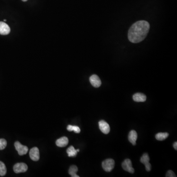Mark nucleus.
<instances>
[{"instance_id": "obj_23", "label": "nucleus", "mask_w": 177, "mask_h": 177, "mask_svg": "<svg viewBox=\"0 0 177 177\" xmlns=\"http://www.w3.org/2000/svg\"><path fill=\"white\" fill-rule=\"evenodd\" d=\"M22 1L23 2H26L28 0H22Z\"/></svg>"}, {"instance_id": "obj_14", "label": "nucleus", "mask_w": 177, "mask_h": 177, "mask_svg": "<svg viewBox=\"0 0 177 177\" xmlns=\"http://www.w3.org/2000/svg\"><path fill=\"white\" fill-rule=\"evenodd\" d=\"M77 171H78L77 167L75 165H72L69 169V173L72 177H79V176L76 174Z\"/></svg>"}, {"instance_id": "obj_2", "label": "nucleus", "mask_w": 177, "mask_h": 177, "mask_svg": "<svg viewBox=\"0 0 177 177\" xmlns=\"http://www.w3.org/2000/svg\"><path fill=\"white\" fill-rule=\"evenodd\" d=\"M115 166V161L113 159L109 158L104 160L102 163V167L104 170L106 172H110Z\"/></svg>"}, {"instance_id": "obj_11", "label": "nucleus", "mask_w": 177, "mask_h": 177, "mask_svg": "<svg viewBox=\"0 0 177 177\" xmlns=\"http://www.w3.org/2000/svg\"><path fill=\"white\" fill-rule=\"evenodd\" d=\"M128 139H129V141L133 145H136V141L137 139V133L136 132V131L132 130L130 131L129 136H128Z\"/></svg>"}, {"instance_id": "obj_15", "label": "nucleus", "mask_w": 177, "mask_h": 177, "mask_svg": "<svg viewBox=\"0 0 177 177\" xmlns=\"http://www.w3.org/2000/svg\"><path fill=\"white\" fill-rule=\"evenodd\" d=\"M67 152L69 157H75L77 153L76 150H75L74 146H71L67 149Z\"/></svg>"}, {"instance_id": "obj_20", "label": "nucleus", "mask_w": 177, "mask_h": 177, "mask_svg": "<svg viewBox=\"0 0 177 177\" xmlns=\"http://www.w3.org/2000/svg\"><path fill=\"white\" fill-rule=\"evenodd\" d=\"M166 177H176V176L172 171L169 170L167 172L166 175Z\"/></svg>"}, {"instance_id": "obj_3", "label": "nucleus", "mask_w": 177, "mask_h": 177, "mask_svg": "<svg viewBox=\"0 0 177 177\" xmlns=\"http://www.w3.org/2000/svg\"><path fill=\"white\" fill-rule=\"evenodd\" d=\"M14 146L16 151L18 152V154L20 156L26 155L28 152V148L26 146L23 145L18 141L15 142Z\"/></svg>"}, {"instance_id": "obj_21", "label": "nucleus", "mask_w": 177, "mask_h": 177, "mask_svg": "<svg viewBox=\"0 0 177 177\" xmlns=\"http://www.w3.org/2000/svg\"><path fill=\"white\" fill-rule=\"evenodd\" d=\"M173 147H174V149L176 150H177V142H175L174 143V144H173Z\"/></svg>"}, {"instance_id": "obj_5", "label": "nucleus", "mask_w": 177, "mask_h": 177, "mask_svg": "<svg viewBox=\"0 0 177 177\" xmlns=\"http://www.w3.org/2000/svg\"><path fill=\"white\" fill-rule=\"evenodd\" d=\"M122 168L124 170L129 172L131 174H133L134 172V169L132 166V162L130 159H126L122 163Z\"/></svg>"}, {"instance_id": "obj_10", "label": "nucleus", "mask_w": 177, "mask_h": 177, "mask_svg": "<svg viewBox=\"0 0 177 177\" xmlns=\"http://www.w3.org/2000/svg\"><path fill=\"white\" fill-rule=\"evenodd\" d=\"M10 29L8 24L3 22H0V35H7L9 34Z\"/></svg>"}, {"instance_id": "obj_24", "label": "nucleus", "mask_w": 177, "mask_h": 177, "mask_svg": "<svg viewBox=\"0 0 177 177\" xmlns=\"http://www.w3.org/2000/svg\"><path fill=\"white\" fill-rule=\"evenodd\" d=\"M3 21H5V22H6V21H7V20H6V19H5V20H3Z\"/></svg>"}, {"instance_id": "obj_22", "label": "nucleus", "mask_w": 177, "mask_h": 177, "mask_svg": "<svg viewBox=\"0 0 177 177\" xmlns=\"http://www.w3.org/2000/svg\"><path fill=\"white\" fill-rule=\"evenodd\" d=\"M77 152H79V151H80V150H79V149H77V150H76Z\"/></svg>"}, {"instance_id": "obj_7", "label": "nucleus", "mask_w": 177, "mask_h": 177, "mask_svg": "<svg viewBox=\"0 0 177 177\" xmlns=\"http://www.w3.org/2000/svg\"><path fill=\"white\" fill-rule=\"evenodd\" d=\"M98 124H99V129L104 134H107L109 133L110 128L107 122L104 120H101L98 123Z\"/></svg>"}, {"instance_id": "obj_17", "label": "nucleus", "mask_w": 177, "mask_h": 177, "mask_svg": "<svg viewBox=\"0 0 177 177\" xmlns=\"http://www.w3.org/2000/svg\"><path fill=\"white\" fill-rule=\"evenodd\" d=\"M7 173V168L5 164L2 161H0V176H5Z\"/></svg>"}, {"instance_id": "obj_18", "label": "nucleus", "mask_w": 177, "mask_h": 177, "mask_svg": "<svg viewBox=\"0 0 177 177\" xmlns=\"http://www.w3.org/2000/svg\"><path fill=\"white\" fill-rule=\"evenodd\" d=\"M67 130L69 131H74L76 133H79L80 132V128L77 126L75 125H69L67 127Z\"/></svg>"}, {"instance_id": "obj_1", "label": "nucleus", "mask_w": 177, "mask_h": 177, "mask_svg": "<svg viewBox=\"0 0 177 177\" xmlns=\"http://www.w3.org/2000/svg\"><path fill=\"white\" fill-rule=\"evenodd\" d=\"M150 24L146 21H138L131 26L128 32V38L132 43H139L147 36Z\"/></svg>"}, {"instance_id": "obj_13", "label": "nucleus", "mask_w": 177, "mask_h": 177, "mask_svg": "<svg viewBox=\"0 0 177 177\" xmlns=\"http://www.w3.org/2000/svg\"><path fill=\"white\" fill-rule=\"evenodd\" d=\"M146 98V95L142 93H136L133 96V99L136 102H145Z\"/></svg>"}, {"instance_id": "obj_19", "label": "nucleus", "mask_w": 177, "mask_h": 177, "mask_svg": "<svg viewBox=\"0 0 177 177\" xmlns=\"http://www.w3.org/2000/svg\"><path fill=\"white\" fill-rule=\"evenodd\" d=\"M7 145V142L5 139H0V150L5 149Z\"/></svg>"}, {"instance_id": "obj_12", "label": "nucleus", "mask_w": 177, "mask_h": 177, "mask_svg": "<svg viewBox=\"0 0 177 177\" xmlns=\"http://www.w3.org/2000/svg\"><path fill=\"white\" fill-rule=\"evenodd\" d=\"M69 143V139L67 137H62L58 139L56 144L58 147H64Z\"/></svg>"}, {"instance_id": "obj_4", "label": "nucleus", "mask_w": 177, "mask_h": 177, "mask_svg": "<svg viewBox=\"0 0 177 177\" xmlns=\"http://www.w3.org/2000/svg\"><path fill=\"white\" fill-rule=\"evenodd\" d=\"M28 170L27 165L24 163H17L14 166V170L17 174L20 173H24Z\"/></svg>"}, {"instance_id": "obj_16", "label": "nucleus", "mask_w": 177, "mask_h": 177, "mask_svg": "<svg viewBox=\"0 0 177 177\" xmlns=\"http://www.w3.org/2000/svg\"><path fill=\"white\" fill-rule=\"evenodd\" d=\"M169 136V134L167 132H160L156 135V138L159 141H163L166 139Z\"/></svg>"}, {"instance_id": "obj_8", "label": "nucleus", "mask_w": 177, "mask_h": 177, "mask_svg": "<svg viewBox=\"0 0 177 177\" xmlns=\"http://www.w3.org/2000/svg\"><path fill=\"white\" fill-rule=\"evenodd\" d=\"M30 157L33 161H38L40 159V151L37 147H34L30 149Z\"/></svg>"}, {"instance_id": "obj_6", "label": "nucleus", "mask_w": 177, "mask_h": 177, "mask_svg": "<svg viewBox=\"0 0 177 177\" xmlns=\"http://www.w3.org/2000/svg\"><path fill=\"white\" fill-rule=\"evenodd\" d=\"M149 161H150V158L148 153H144L140 158V161L142 163L145 165L146 169L147 171H150L151 170V165L149 163Z\"/></svg>"}, {"instance_id": "obj_9", "label": "nucleus", "mask_w": 177, "mask_h": 177, "mask_svg": "<svg viewBox=\"0 0 177 177\" xmlns=\"http://www.w3.org/2000/svg\"><path fill=\"white\" fill-rule=\"evenodd\" d=\"M90 82L93 87L98 88L102 85V81L97 75H94L90 77Z\"/></svg>"}]
</instances>
